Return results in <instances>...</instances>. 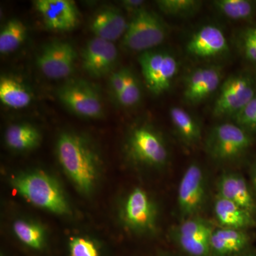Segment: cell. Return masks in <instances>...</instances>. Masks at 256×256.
<instances>
[{
  "label": "cell",
  "mask_w": 256,
  "mask_h": 256,
  "mask_svg": "<svg viewBox=\"0 0 256 256\" xmlns=\"http://www.w3.org/2000/svg\"><path fill=\"white\" fill-rule=\"evenodd\" d=\"M77 54L72 44L53 40L44 45L36 58L37 67L46 78H67L75 68Z\"/></svg>",
  "instance_id": "9c48e42d"
},
{
  "label": "cell",
  "mask_w": 256,
  "mask_h": 256,
  "mask_svg": "<svg viewBox=\"0 0 256 256\" xmlns=\"http://www.w3.org/2000/svg\"><path fill=\"white\" fill-rule=\"evenodd\" d=\"M170 118L175 132L185 146H194L200 142L202 127L195 116L182 108L173 106L170 110Z\"/></svg>",
  "instance_id": "ac0fdd59"
},
{
  "label": "cell",
  "mask_w": 256,
  "mask_h": 256,
  "mask_svg": "<svg viewBox=\"0 0 256 256\" xmlns=\"http://www.w3.org/2000/svg\"><path fill=\"white\" fill-rule=\"evenodd\" d=\"M35 8L43 18L47 28L56 31L73 30L79 20L78 8L70 0H36Z\"/></svg>",
  "instance_id": "5bb4252c"
},
{
  "label": "cell",
  "mask_w": 256,
  "mask_h": 256,
  "mask_svg": "<svg viewBox=\"0 0 256 256\" xmlns=\"http://www.w3.org/2000/svg\"><path fill=\"white\" fill-rule=\"evenodd\" d=\"M212 4L220 15L234 21H249L256 14V1L215 0Z\"/></svg>",
  "instance_id": "603a6c76"
},
{
  "label": "cell",
  "mask_w": 256,
  "mask_h": 256,
  "mask_svg": "<svg viewBox=\"0 0 256 256\" xmlns=\"http://www.w3.org/2000/svg\"><path fill=\"white\" fill-rule=\"evenodd\" d=\"M16 236L23 244L34 249H41L44 244V234L36 224L25 220H16L13 226Z\"/></svg>",
  "instance_id": "4316f807"
},
{
  "label": "cell",
  "mask_w": 256,
  "mask_h": 256,
  "mask_svg": "<svg viewBox=\"0 0 256 256\" xmlns=\"http://www.w3.org/2000/svg\"><path fill=\"white\" fill-rule=\"evenodd\" d=\"M56 154L62 168L79 191L90 193L97 181L98 161L88 142L74 133H62L57 140Z\"/></svg>",
  "instance_id": "6da1fadb"
},
{
  "label": "cell",
  "mask_w": 256,
  "mask_h": 256,
  "mask_svg": "<svg viewBox=\"0 0 256 256\" xmlns=\"http://www.w3.org/2000/svg\"><path fill=\"white\" fill-rule=\"evenodd\" d=\"M237 44L244 58L256 65V24L242 28L237 37Z\"/></svg>",
  "instance_id": "f1b7e54d"
},
{
  "label": "cell",
  "mask_w": 256,
  "mask_h": 256,
  "mask_svg": "<svg viewBox=\"0 0 256 256\" xmlns=\"http://www.w3.org/2000/svg\"><path fill=\"white\" fill-rule=\"evenodd\" d=\"M255 184H256V172H255Z\"/></svg>",
  "instance_id": "836d02e7"
},
{
  "label": "cell",
  "mask_w": 256,
  "mask_h": 256,
  "mask_svg": "<svg viewBox=\"0 0 256 256\" xmlns=\"http://www.w3.org/2000/svg\"><path fill=\"white\" fill-rule=\"evenodd\" d=\"M206 198V178L200 165L192 163L184 173L178 188V210L191 218L201 210Z\"/></svg>",
  "instance_id": "30bf717a"
},
{
  "label": "cell",
  "mask_w": 256,
  "mask_h": 256,
  "mask_svg": "<svg viewBox=\"0 0 256 256\" xmlns=\"http://www.w3.org/2000/svg\"><path fill=\"white\" fill-rule=\"evenodd\" d=\"M82 58L86 72L92 78H100L114 70L118 50L114 42L94 37L82 50Z\"/></svg>",
  "instance_id": "4fadbf2b"
},
{
  "label": "cell",
  "mask_w": 256,
  "mask_h": 256,
  "mask_svg": "<svg viewBox=\"0 0 256 256\" xmlns=\"http://www.w3.org/2000/svg\"><path fill=\"white\" fill-rule=\"evenodd\" d=\"M223 82V70L215 65L198 67L186 76L183 98L190 105H198L218 92Z\"/></svg>",
  "instance_id": "8fae6325"
},
{
  "label": "cell",
  "mask_w": 256,
  "mask_h": 256,
  "mask_svg": "<svg viewBox=\"0 0 256 256\" xmlns=\"http://www.w3.org/2000/svg\"><path fill=\"white\" fill-rule=\"evenodd\" d=\"M60 102L80 117L98 119L104 114L100 96L95 88L82 80H69L56 90Z\"/></svg>",
  "instance_id": "ba28073f"
},
{
  "label": "cell",
  "mask_w": 256,
  "mask_h": 256,
  "mask_svg": "<svg viewBox=\"0 0 256 256\" xmlns=\"http://www.w3.org/2000/svg\"><path fill=\"white\" fill-rule=\"evenodd\" d=\"M126 70L127 68H120L112 72L109 78V86L114 97L122 92L126 85Z\"/></svg>",
  "instance_id": "1f68e13d"
},
{
  "label": "cell",
  "mask_w": 256,
  "mask_h": 256,
  "mask_svg": "<svg viewBox=\"0 0 256 256\" xmlns=\"http://www.w3.org/2000/svg\"><path fill=\"white\" fill-rule=\"evenodd\" d=\"M203 2L200 0H158L156 6L163 14L180 18L194 16L201 10Z\"/></svg>",
  "instance_id": "484cf974"
},
{
  "label": "cell",
  "mask_w": 256,
  "mask_h": 256,
  "mask_svg": "<svg viewBox=\"0 0 256 256\" xmlns=\"http://www.w3.org/2000/svg\"><path fill=\"white\" fill-rule=\"evenodd\" d=\"M185 50L193 58L208 60L227 54L229 45L223 30L216 25L208 24L192 34Z\"/></svg>",
  "instance_id": "7c38bea8"
},
{
  "label": "cell",
  "mask_w": 256,
  "mask_h": 256,
  "mask_svg": "<svg viewBox=\"0 0 256 256\" xmlns=\"http://www.w3.org/2000/svg\"><path fill=\"white\" fill-rule=\"evenodd\" d=\"M70 256H99L95 244L84 238H74L70 242Z\"/></svg>",
  "instance_id": "4dcf8cb0"
},
{
  "label": "cell",
  "mask_w": 256,
  "mask_h": 256,
  "mask_svg": "<svg viewBox=\"0 0 256 256\" xmlns=\"http://www.w3.org/2000/svg\"><path fill=\"white\" fill-rule=\"evenodd\" d=\"M128 25L120 10L114 6H106L94 15L90 28L95 37L114 42L124 37Z\"/></svg>",
  "instance_id": "2e32d148"
},
{
  "label": "cell",
  "mask_w": 256,
  "mask_h": 256,
  "mask_svg": "<svg viewBox=\"0 0 256 256\" xmlns=\"http://www.w3.org/2000/svg\"><path fill=\"white\" fill-rule=\"evenodd\" d=\"M214 214L218 223L224 228L242 230L254 224L252 214L234 202L220 196L215 202Z\"/></svg>",
  "instance_id": "ffe728a7"
},
{
  "label": "cell",
  "mask_w": 256,
  "mask_h": 256,
  "mask_svg": "<svg viewBox=\"0 0 256 256\" xmlns=\"http://www.w3.org/2000/svg\"><path fill=\"white\" fill-rule=\"evenodd\" d=\"M256 96V74L249 72L234 74L222 82L212 114L218 118H233Z\"/></svg>",
  "instance_id": "5b68a950"
},
{
  "label": "cell",
  "mask_w": 256,
  "mask_h": 256,
  "mask_svg": "<svg viewBox=\"0 0 256 256\" xmlns=\"http://www.w3.org/2000/svg\"><path fill=\"white\" fill-rule=\"evenodd\" d=\"M142 92L139 79L132 70H126V85L122 92L116 98L118 102L124 108H132L140 104Z\"/></svg>",
  "instance_id": "83f0119b"
},
{
  "label": "cell",
  "mask_w": 256,
  "mask_h": 256,
  "mask_svg": "<svg viewBox=\"0 0 256 256\" xmlns=\"http://www.w3.org/2000/svg\"><path fill=\"white\" fill-rule=\"evenodd\" d=\"M168 32L163 18L144 8L132 14L122 37V45L126 50L140 54L156 50L165 41Z\"/></svg>",
  "instance_id": "3957f363"
},
{
  "label": "cell",
  "mask_w": 256,
  "mask_h": 256,
  "mask_svg": "<svg viewBox=\"0 0 256 256\" xmlns=\"http://www.w3.org/2000/svg\"><path fill=\"white\" fill-rule=\"evenodd\" d=\"M5 142L11 149L26 151L40 144L41 134L34 126L28 124H12L5 132Z\"/></svg>",
  "instance_id": "7402d4cb"
},
{
  "label": "cell",
  "mask_w": 256,
  "mask_h": 256,
  "mask_svg": "<svg viewBox=\"0 0 256 256\" xmlns=\"http://www.w3.org/2000/svg\"><path fill=\"white\" fill-rule=\"evenodd\" d=\"M124 216L128 226L134 230L148 232L154 228L156 208L146 192L140 188L131 192L124 203Z\"/></svg>",
  "instance_id": "9a60e30c"
},
{
  "label": "cell",
  "mask_w": 256,
  "mask_h": 256,
  "mask_svg": "<svg viewBox=\"0 0 256 256\" xmlns=\"http://www.w3.org/2000/svg\"><path fill=\"white\" fill-rule=\"evenodd\" d=\"M232 120L250 134L256 132V96Z\"/></svg>",
  "instance_id": "f546056e"
},
{
  "label": "cell",
  "mask_w": 256,
  "mask_h": 256,
  "mask_svg": "<svg viewBox=\"0 0 256 256\" xmlns=\"http://www.w3.org/2000/svg\"><path fill=\"white\" fill-rule=\"evenodd\" d=\"M212 228L198 233L180 235L176 234V242L180 247L190 256H210L212 255L210 237Z\"/></svg>",
  "instance_id": "cb8c5ba5"
},
{
  "label": "cell",
  "mask_w": 256,
  "mask_h": 256,
  "mask_svg": "<svg viewBox=\"0 0 256 256\" xmlns=\"http://www.w3.org/2000/svg\"><path fill=\"white\" fill-rule=\"evenodd\" d=\"M248 236L242 230L222 228L214 230L210 237L212 255L228 256L244 250Z\"/></svg>",
  "instance_id": "d6986e66"
},
{
  "label": "cell",
  "mask_w": 256,
  "mask_h": 256,
  "mask_svg": "<svg viewBox=\"0 0 256 256\" xmlns=\"http://www.w3.org/2000/svg\"><path fill=\"white\" fill-rule=\"evenodd\" d=\"M12 184L34 206L58 215L69 213L68 202L60 184L46 173L35 171L20 174L13 178Z\"/></svg>",
  "instance_id": "7a4b0ae2"
},
{
  "label": "cell",
  "mask_w": 256,
  "mask_h": 256,
  "mask_svg": "<svg viewBox=\"0 0 256 256\" xmlns=\"http://www.w3.org/2000/svg\"><path fill=\"white\" fill-rule=\"evenodd\" d=\"M220 197L234 202L249 213L256 210L255 202L245 180L239 174L228 173L224 174L218 182Z\"/></svg>",
  "instance_id": "e0dca14e"
},
{
  "label": "cell",
  "mask_w": 256,
  "mask_h": 256,
  "mask_svg": "<svg viewBox=\"0 0 256 256\" xmlns=\"http://www.w3.org/2000/svg\"><path fill=\"white\" fill-rule=\"evenodd\" d=\"M28 28L18 18L8 20L0 32V53H10L18 50L26 38Z\"/></svg>",
  "instance_id": "d4e9b609"
},
{
  "label": "cell",
  "mask_w": 256,
  "mask_h": 256,
  "mask_svg": "<svg viewBox=\"0 0 256 256\" xmlns=\"http://www.w3.org/2000/svg\"><path fill=\"white\" fill-rule=\"evenodd\" d=\"M138 63L148 90L156 96L170 90L180 66L172 52L156 48L140 54Z\"/></svg>",
  "instance_id": "8992f818"
},
{
  "label": "cell",
  "mask_w": 256,
  "mask_h": 256,
  "mask_svg": "<svg viewBox=\"0 0 256 256\" xmlns=\"http://www.w3.org/2000/svg\"><path fill=\"white\" fill-rule=\"evenodd\" d=\"M0 101L6 107L22 109L32 101V94L21 80L10 76L0 78Z\"/></svg>",
  "instance_id": "44dd1931"
},
{
  "label": "cell",
  "mask_w": 256,
  "mask_h": 256,
  "mask_svg": "<svg viewBox=\"0 0 256 256\" xmlns=\"http://www.w3.org/2000/svg\"><path fill=\"white\" fill-rule=\"evenodd\" d=\"M250 132L234 122L216 124L206 140V150L210 158L218 162L238 160L252 146Z\"/></svg>",
  "instance_id": "277c9868"
},
{
  "label": "cell",
  "mask_w": 256,
  "mask_h": 256,
  "mask_svg": "<svg viewBox=\"0 0 256 256\" xmlns=\"http://www.w3.org/2000/svg\"><path fill=\"white\" fill-rule=\"evenodd\" d=\"M144 4L146 2L142 0H124L122 2L124 9L132 13V14L144 8Z\"/></svg>",
  "instance_id": "d6a6232c"
},
{
  "label": "cell",
  "mask_w": 256,
  "mask_h": 256,
  "mask_svg": "<svg viewBox=\"0 0 256 256\" xmlns=\"http://www.w3.org/2000/svg\"><path fill=\"white\" fill-rule=\"evenodd\" d=\"M127 146L131 158L141 164L163 168L169 162L170 152L164 138L150 126L133 128Z\"/></svg>",
  "instance_id": "52a82bcc"
}]
</instances>
